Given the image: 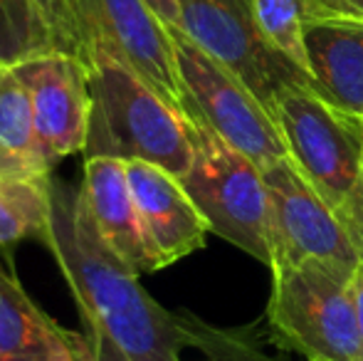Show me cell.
<instances>
[{
	"mask_svg": "<svg viewBox=\"0 0 363 361\" xmlns=\"http://www.w3.org/2000/svg\"><path fill=\"white\" fill-rule=\"evenodd\" d=\"M45 245L79 307L94 361H181L188 347L181 314L163 309L96 233L79 188L52 179Z\"/></svg>",
	"mask_w": 363,
	"mask_h": 361,
	"instance_id": "cell-1",
	"label": "cell"
},
{
	"mask_svg": "<svg viewBox=\"0 0 363 361\" xmlns=\"http://www.w3.org/2000/svg\"><path fill=\"white\" fill-rule=\"evenodd\" d=\"M89 87L91 114L84 159L146 161L178 179L191 171L193 144L186 116L101 45L91 55Z\"/></svg>",
	"mask_w": 363,
	"mask_h": 361,
	"instance_id": "cell-2",
	"label": "cell"
},
{
	"mask_svg": "<svg viewBox=\"0 0 363 361\" xmlns=\"http://www.w3.org/2000/svg\"><path fill=\"white\" fill-rule=\"evenodd\" d=\"M351 279L319 260L272 267L267 322L277 342L304 361H363Z\"/></svg>",
	"mask_w": 363,
	"mask_h": 361,
	"instance_id": "cell-3",
	"label": "cell"
},
{
	"mask_svg": "<svg viewBox=\"0 0 363 361\" xmlns=\"http://www.w3.org/2000/svg\"><path fill=\"white\" fill-rule=\"evenodd\" d=\"M193 144L183 188L213 233L272 267V218L264 174L252 159L223 141L201 116L188 114Z\"/></svg>",
	"mask_w": 363,
	"mask_h": 361,
	"instance_id": "cell-4",
	"label": "cell"
},
{
	"mask_svg": "<svg viewBox=\"0 0 363 361\" xmlns=\"http://www.w3.org/2000/svg\"><path fill=\"white\" fill-rule=\"evenodd\" d=\"M168 28L186 91V116H201L220 139L252 159L259 169L287 159L289 151L282 129L259 96L228 67L203 52L181 28Z\"/></svg>",
	"mask_w": 363,
	"mask_h": 361,
	"instance_id": "cell-5",
	"label": "cell"
},
{
	"mask_svg": "<svg viewBox=\"0 0 363 361\" xmlns=\"http://www.w3.org/2000/svg\"><path fill=\"white\" fill-rule=\"evenodd\" d=\"M274 119L296 169L344 216L363 161V119L334 109L304 82L279 91Z\"/></svg>",
	"mask_w": 363,
	"mask_h": 361,
	"instance_id": "cell-6",
	"label": "cell"
},
{
	"mask_svg": "<svg viewBox=\"0 0 363 361\" xmlns=\"http://www.w3.org/2000/svg\"><path fill=\"white\" fill-rule=\"evenodd\" d=\"M176 28L242 79L272 116L279 91L289 84H309L304 72L264 38L255 0H178Z\"/></svg>",
	"mask_w": 363,
	"mask_h": 361,
	"instance_id": "cell-7",
	"label": "cell"
},
{
	"mask_svg": "<svg viewBox=\"0 0 363 361\" xmlns=\"http://www.w3.org/2000/svg\"><path fill=\"white\" fill-rule=\"evenodd\" d=\"M262 174L272 218V267L319 260L344 277H354L363 257L344 216L304 179L289 156Z\"/></svg>",
	"mask_w": 363,
	"mask_h": 361,
	"instance_id": "cell-8",
	"label": "cell"
},
{
	"mask_svg": "<svg viewBox=\"0 0 363 361\" xmlns=\"http://www.w3.org/2000/svg\"><path fill=\"white\" fill-rule=\"evenodd\" d=\"M13 70L33 101L45 154L57 161L84 151L91 114L89 67L74 55L50 50Z\"/></svg>",
	"mask_w": 363,
	"mask_h": 361,
	"instance_id": "cell-9",
	"label": "cell"
},
{
	"mask_svg": "<svg viewBox=\"0 0 363 361\" xmlns=\"http://www.w3.org/2000/svg\"><path fill=\"white\" fill-rule=\"evenodd\" d=\"M96 48H106L144 77L168 104L186 116V91L176 65L171 28L146 0H91Z\"/></svg>",
	"mask_w": 363,
	"mask_h": 361,
	"instance_id": "cell-10",
	"label": "cell"
},
{
	"mask_svg": "<svg viewBox=\"0 0 363 361\" xmlns=\"http://www.w3.org/2000/svg\"><path fill=\"white\" fill-rule=\"evenodd\" d=\"M126 176L156 270L206 248L211 226L178 176L146 161H126Z\"/></svg>",
	"mask_w": 363,
	"mask_h": 361,
	"instance_id": "cell-11",
	"label": "cell"
},
{
	"mask_svg": "<svg viewBox=\"0 0 363 361\" xmlns=\"http://www.w3.org/2000/svg\"><path fill=\"white\" fill-rule=\"evenodd\" d=\"M306 82L334 109L363 119V18L316 10L304 23Z\"/></svg>",
	"mask_w": 363,
	"mask_h": 361,
	"instance_id": "cell-12",
	"label": "cell"
},
{
	"mask_svg": "<svg viewBox=\"0 0 363 361\" xmlns=\"http://www.w3.org/2000/svg\"><path fill=\"white\" fill-rule=\"evenodd\" d=\"M79 193L104 245L134 272H156L141 231L139 211L131 196L126 161L104 159V156L84 159V179Z\"/></svg>",
	"mask_w": 363,
	"mask_h": 361,
	"instance_id": "cell-13",
	"label": "cell"
},
{
	"mask_svg": "<svg viewBox=\"0 0 363 361\" xmlns=\"http://www.w3.org/2000/svg\"><path fill=\"white\" fill-rule=\"evenodd\" d=\"M77 337L52 322L0 267V361H55Z\"/></svg>",
	"mask_w": 363,
	"mask_h": 361,
	"instance_id": "cell-14",
	"label": "cell"
},
{
	"mask_svg": "<svg viewBox=\"0 0 363 361\" xmlns=\"http://www.w3.org/2000/svg\"><path fill=\"white\" fill-rule=\"evenodd\" d=\"M52 179H0V248L38 238L50 228Z\"/></svg>",
	"mask_w": 363,
	"mask_h": 361,
	"instance_id": "cell-15",
	"label": "cell"
},
{
	"mask_svg": "<svg viewBox=\"0 0 363 361\" xmlns=\"http://www.w3.org/2000/svg\"><path fill=\"white\" fill-rule=\"evenodd\" d=\"M0 151L33 161L55 164L43 149L35 111L23 79L13 67L0 65Z\"/></svg>",
	"mask_w": 363,
	"mask_h": 361,
	"instance_id": "cell-16",
	"label": "cell"
},
{
	"mask_svg": "<svg viewBox=\"0 0 363 361\" xmlns=\"http://www.w3.org/2000/svg\"><path fill=\"white\" fill-rule=\"evenodd\" d=\"M33 5L52 38V48L74 55L89 67L99 43L91 0H33Z\"/></svg>",
	"mask_w": 363,
	"mask_h": 361,
	"instance_id": "cell-17",
	"label": "cell"
},
{
	"mask_svg": "<svg viewBox=\"0 0 363 361\" xmlns=\"http://www.w3.org/2000/svg\"><path fill=\"white\" fill-rule=\"evenodd\" d=\"M52 38L33 0H0V65H15L50 52Z\"/></svg>",
	"mask_w": 363,
	"mask_h": 361,
	"instance_id": "cell-18",
	"label": "cell"
},
{
	"mask_svg": "<svg viewBox=\"0 0 363 361\" xmlns=\"http://www.w3.org/2000/svg\"><path fill=\"white\" fill-rule=\"evenodd\" d=\"M255 13L269 45L306 77L304 23L311 15V0H255Z\"/></svg>",
	"mask_w": 363,
	"mask_h": 361,
	"instance_id": "cell-19",
	"label": "cell"
},
{
	"mask_svg": "<svg viewBox=\"0 0 363 361\" xmlns=\"http://www.w3.org/2000/svg\"><path fill=\"white\" fill-rule=\"evenodd\" d=\"M181 324L188 347L201 349L211 361H289L262 352L245 332L208 327L196 317H181Z\"/></svg>",
	"mask_w": 363,
	"mask_h": 361,
	"instance_id": "cell-20",
	"label": "cell"
},
{
	"mask_svg": "<svg viewBox=\"0 0 363 361\" xmlns=\"http://www.w3.org/2000/svg\"><path fill=\"white\" fill-rule=\"evenodd\" d=\"M344 221H346V226H349V231L354 233V240H356V245H359L361 257H363V161H361L359 179L354 183V191H351L349 201H346Z\"/></svg>",
	"mask_w": 363,
	"mask_h": 361,
	"instance_id": "cell-21",
	"label": "cell"
},
{
	"mask_svg": "<svg viewBox=\"0 0 363 361\" xmlns=\"http://www.w3.org/2000/svg\"><path fill=\"white\" fill-rule=\"evenodd\" d=\"M55 361H94V352H91L89 342H86V337H77L74 344L67 349V352H62Z\"/></svg>",
	"mask_w": 363,
	"mask_h": 361,
	"instance_id": "cell-22",
	"label": "cell"
},
{
	"mask_svg": "<svg viewBox=\"0 0 363 361\" xmlns=\"http://www.w3.org/2000/svg\"><path fill=\"white\" fill-rule=\"evenodd\" d=\"M166 25H178V0H146Z\"/></svg>",
	"mask_w": 363,
	"mask_h": 361,
	"instance_id": "cell-23",
	"label": "cell"
},
{
	"mask_svg": "<svg viewBox=\"0 0 363 361\" xmlns=\"http://www.w3.org/2000/svg\"><path fill=\"white\" fill-rule=\"evenodd\" d=\"M351 287H354V299H356V312H359V327H361V337H363V260L356 267L354 279H351Z\"/></svg>",
	"mask_w": 363,
	"mask_h": 361,
	"instance_id": "cell-24",
	"label": "cell"
},
{
	"mask_svg": "<svg viewBox=\"0 0 363 361\" xmlns=\"http://www.w3.org/2000/svg\"><path fill=\"white\" fill-rule=\"evenodd\" d=\"M336 3H339V8L346 10V13L363 18V0H336Z\"/></svg>",
	"mask_w": 363,
	"mask_h": 361,
	"instance_id": "cell-25",
	"label": "cell"
},
{
	"mask_svg": "<svg viewBox=\"0 0 363 361\" xmlns=\"http://www.w3.org/2000/svg\"><path fill=\"white\" fill-rule=\"evenodd\" d=\"M316 10H341V8L336 0H311V13H316Z\"/></svg>",
	"mask_w": 363,
	"mask_h": 361,
	"instance_id": "cell-26",
	"label": "cell"
},
{
	"mask_svg": "<svg viewBox=\"0 0 363 361\" xmlns=\"http://www.w3.org/2000/svg\"><path fill=\"white\" fill-rule=\"evenodd\" d=\"M206 361H211V359H206Z\"/></svg>",
	"mask_w": 363,
	"mask_h": 361,
	"instance_id": "cell-27",
	"label": "cell"
}]
</instances>
